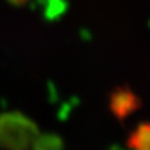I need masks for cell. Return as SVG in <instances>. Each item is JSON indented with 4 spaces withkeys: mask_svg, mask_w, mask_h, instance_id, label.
I'll return each instance as SVG.
<instances>
[{
    "mask_svg": "<svg viewBox=\"0 0 150 150\" xmlns=\"http://www.w3.org/2000/svg\"><path fill=\"white\" fill-rule=\"evenodd\" d=\"M37 137V129L29 119L17 113L0 117V142L13 150L26 149Z\"/></svg>",
    "mask_w": 150,
    "mask_h": 150,
    "instance_id": "cell-1",
    "label": "cell"
},
{
    "mask_svg": "<svg viewBox=\"0 0 150 150\" xmlns=\"http://www.w3.org/2000/svg\"><path fill=\"white\" fill-rule=\"evenodd\" d=\"M109 107L117 119H125L128 115L134 112L140 107V101H138L137 96L130 92L129 90L119 88L111 96Z\"/></svg>",
    "mask_w": 150,
    "mask_h": 150,
    "instance_id": "cell-2",
    "label": "cell"
},
{
    "mask_svg": "<svg viewBox=\"0 0 150 150\" xmlns=\"http://www.w3.org/2000/svg\"><path fill=\"white\" fill-rule=\"evenodd\" d=\"M127 145L132 150H150V122L138 125L129 134Z\"/></svg>",
    "mask_w": 150,
    "mask_h": 150,
    "instance_id": "cell-3",
    "label": "cell"
},
{
    "mask_svg": "<svg viewBox=\"0 0 150 150\" xmlns=\"http://www.w3.org/2000/svg\"><path fill=\"white\" fill-rule=\"evenodd\" d=\"M11 3H12V4H25L26 1H28V0H9Z\"/></svg>",
    "mask_w": 150,
    "mask_h": 150,
    "instance_id": "cell-4",
    "label": "cell"
}]
</instances>
